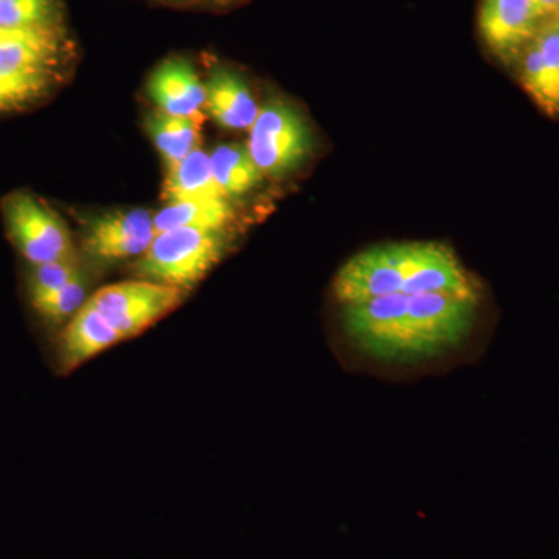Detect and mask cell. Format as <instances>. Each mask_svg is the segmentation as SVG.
Returning <instances> with one entry per match:
<instances>
[{
	"label": "cell",
	"instance_id": "6da1fadb",
	"mask_svg": "<svg viewBox=\"0 0 559 559\" xmlns=\"http://www.w3.org/2000/svg\"><path fill=\"white\" fill-rule=\"evenodd\" d=\"M481 294H392L342 305L345 336L382 362L439 358L469 336Z\"/></svg>",
	"mask_w": 559,
	"mask_h": 559
},
{
	"label": "cell",
	"instance_id": "7a4b0ae2",
	"mask_svg": "<svg viewBox=\"0 0 559 559\" xmlns=\"http://www.w3.org/2000/svg\"><path fill=\"white\" fill-rule=\"evenodd\" d=\"M227 249L226 230L173 229L154 237L150 248L138 257L134 274L180 290L194 288Z\"/></svg>",
	"mask_w": 559,
	"mask_h": 559
},
{
	"label": "cell",
	"instance_id": "3957f363",
	"mask_svg": "<svg viewBox=\"0 0 559 559\" xmlns=\"http://www.w3.org/2000/svg\"><path fill=\"white\" fill-rule=\"evenodd\" d=\"M249 131L246 145L263 175L283 176L297 170L314 146L307 119L285 102L264 105Z\"/></svg>",
	"mask_w": 559,
	"mask_h": 559
},
{
	"label": "cell",
	"instance_id": "277c9868",
	"mask_svg": "<svg viewBox=\"0 0 559 559\" xmlns=\"http://www.w3.org/2000/svg\"><path fill=\"white\" fill-rule=\"evenodd\" d=\"M3 223L14 248L31 266L75 255L64 221L27 191H14L2 202Z\"/></svg>",
	"mask_w": 559,
	"mask_h": 559
},
{
	"label": "cell",
	"instance_id": "5b68a950",
	"mask_svg": "<svg viewBox=\"0 0 559 559\" xmlns=\"http://www.w3.org/2000/svg\"><path fill=\"white\" fill-rule=\"evenodd\" d=\"M183 297V290L140 278L106 286L90 301L124 341L139 336L157 320L170 314Z\"/></svg>",
	"mask_w": 559,
	"mask_h": 559
},
{
	"label": "cell",
	"instance_id": "8992f818",
	"mask_svg": "<svg viewBox=\"0 0 559 559\" xmlns=\"http://www.w3.org/2000/svg\"><path fill=\"white\" fill-rule=\"evenodd\" d=\"M153 216L143 209L95 216L84 226V252L98 263L138 259L156 237Z\"/></svg>",
	"mask_w": 559,
	"mask_h": 559
},
{
	"label": "cell",
	"instance_id": "52a82bcc",
	"mask_svg": "<svg viewBox=\"0 0 559 559\" xmlns=\"http://www.w3.org/2000/svg\"><path fill=\"white\" fill-rule=\"evenodd\" d=\"M535 0H481L479 32L489 50L506 62H514L543 27Z\"/></svg>",
	"mask_w": 559,
	"mask_h": 559
},
{
	"label": "cell",
	"instance_id": "ba28073f",
	"mask_svg": "<svg viewBox=\"0 0 559 559\" xmlns=\"http://www.w3.org/2000/svg\"><path fill=\"white\" fill-rule=\"evenodd\" d=\"M64 51L60 25L2 31L0 73L25 79H53Z\"/></svg>",
	"mask_w": 559,
	"mask_h": 559
},
{
	"label": "cell",
	"instance_id": "9c48e42d",
	"mask_svg": "<svg viewBox=\"0 0 559 559\" xmlns=\"http://www.w3.org/2000/svg\"><path fill=\"white\" fill-rule=\"evenodd\" d=\"M521 83L540 109L559 114V17L546 21L520 57Z\"/></svg>",
	"mask_w": 559,
	"mask_h": 559
},
{
	"label": "cell",
	"instance_id": "30bf717a",
	"mask_svg": "<svg viewBox=\"0 0 559 559\" xmlns=\"http://www.w3.org/2000/svg\"><path fill=\"white\" fill-rule=\"evenodd\" d=\"M150 98L162 112L176 117H201L205 105V84L189 61L173 58L162 62L148 81Z\"/></svg>",
	"mask_w": 559,
	"mask_h": 559
},
{
	"label": "cell",
	"instance_id": "8fae6325",
	"mask_svg": "<svg viewBox=\"0 0 559 559\" xmlns=\"http://www.w3.org/2000/svg\"><path fill=\"white\" fill-rule=\"evenodd\" d=\"M121 341L116 329L87 300L62 331L58 356L62 373L79 369Z\"/></svg>",
	"mask_w": 559,
	"mask_h": 559
},
{
	"label": "cell",
	"instance_id": "7c38bea8",
	"mask_svg": "<svg viewBox=\"0 0 559 559\" xmlns=\"http://www.w3.org/2000/svg\"><path fill=\"white\" fill-rule=\"evenodd\" d=\"M204 108L219 127L231 131L250 130L260 112L246 81L227 69L215 70L210 76Z\"/></svg>",
	"mask_w": 559,
	"mask_h": 559
},
{
	"label": "cell",
	"instance_id": "4fadbf2b",
	"mask_svg": "<svg viewBox=\"0 0 559 559\" xmlns=\"http://www.w3.org/2000/svg\"><path fill=\"white\" fill-rule=\"evenodd\" d=\"M227 200L213 176L210 156L197 148L179 164L167 168L162 200L165 202L194 200Z\"/></svg>",
	"mask_w": 559,
	"mask_h": 559
},
{
	"label": "cell",
	"instance_id": "5bb4252c",
	"mask_svg": "<svg viewBox=\"0 0 559 559\" xmlns=\"http://www.w3.org/2000/svg\"><path fill=\"white\" fill-rule=\"evenodd\" d=\"M234 218L229 201L194 200L168 202L167 207L153 216L154 231L182 229L226 230L227 224Z\"/></svg>",
	"mask_w": 559,
	"mask_h": 559
},
{
	"label": "cell",
	"instance_id": "9a60e30c",
	"mask_svg": "<svg viewBox=\"0 0 559 559\" xmlns=\"http://www.w3.org/2000/svg\"><path fill=\"white\" fill-rule=\"evenodd\" d=\"M201 117H176L156 112L146 119V128L167 168L186 159L198 148Z\"/></svg>",
	"mask_w": 559,
	"mask_h": 559
},
{
	"label": "cell",
	"instance_id": "2e32d148",
	"mask_svg": "<svg viewBox=\"0 0 559 559\" xmlns=\"http://www.w3.org/2000/svg\"><path fill=\"white\" fill-rule=\"evenodd\" d=\"M210 164L216 183L227 200L255 189L263 175L250 156L248 145L242 143L219 145L210 156Z\"/></svg>",
	"mask_w": 559,
	"mask_h": 559
},
{
	"label": "cell",
	"instance_id": "e0dca14e",
	"mask_svg": "<svg viewBox=\"0 0 559 559\" xmlns=\"http://www.w3.org/2000/svg\"><path fill=\"white\" fill-rule=\"evenodd\" d=\"M87 288H90V280L84 271L61 288L44 296L33 297L32 305L46 322L60 325L66 320L72 319L86 305Z\"/></svg>",
	"mask_w": 559,
	"mask_h": 559
},
{
	"label": "cell",
	"instance_id": "ac0fdd59",
	"mask_svg": "<svg viewBox=\"0 0 559 559\" xmlns=\"http://www.w3.org/2000/svg\"><path fill=\"white\" fill-rule=\"evenodd\" d=\"M60 25L57 0H0V28L20 31Z\"/></svg>",
	"mask_w": 559,
	"mask_h": 559
},
{
	"label": "cell",
	"instance_id": "d6986e66",
	"mask_svg": "<svg viewBox=\"0 0 559 559\" xmlns=\"http://www.w3.org/2000/svg\"><path fill=\"white\" fill-rule=\"evenodd\" d=\"M83 272L79 253L70 255L68 259L31 266L27 278L28 296L33 299V297L49 294L51 290L64 286L70 280L79 277Z\"/></svg>",
	"mask_w": 559,
	"mask_h": 559
},
{
	"label": "cell",
	"instance_id": "ffe728a7",
	"mask_svg": "<svg viewBox=\"0 0 559 559\" xmlns=\"http://www.w3.org/2000/svg\"><path fill=\"white\" fill-rule=\"evenodd\" d=\"M51 80L25 79L0 73V112L27 108L46 95Z\"/></svg>",
	"mask_w": 559,
	"mask_h": 559
},
{
	"label": "cell",
	"instance_id": "44dd1931",
	"mask_svg": "<svg viewBox=\"0 0 559 559\" xmlns=\"http://www.w3.org/2000/svg\"><path fill=\"white\" fill-rule=\"evenodd\" d=\"M536 7L543 14L544 20H558L559 17V0H535Z\"/></svg>",
	"mask_w": 559,
	"mask_h": 559
}]
</instances>
